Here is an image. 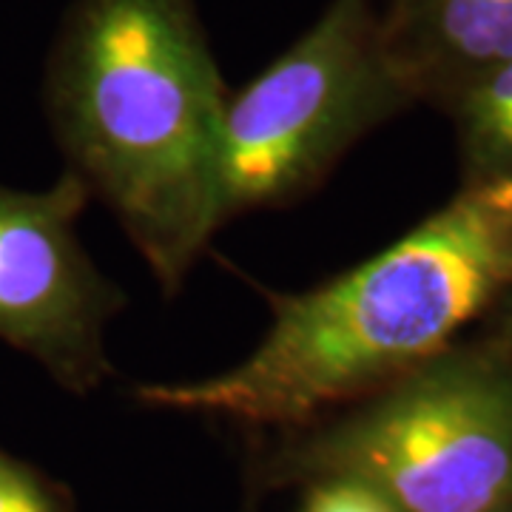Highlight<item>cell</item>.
Wrapping results in <instances>:
<instances>
[{"instance_id":"obj_1","label":"cell","mask_w":512,"mask_h":512,"mask_svg":"<svg viewBox=\"0 0 512 512\" xmlns=\"http://www.w3.org/2000/svg\"><path fill=\"white\" fill-rule=\"evenodd\" d=\"M512 288V183H461L413 231L302 293L271 296L242 362L197 382L137 384L154 410L299 430L450 348Z\"/></svg>"},{"instance_id":"obj_2","label":"cell","mask_w":512,"mask_h":512,"mask_svg":"<svg viewBox=\"0 0 512 512\" xmlns=\"http://www.w3.org/2000/svg\"><path fill=\"white\" fill-rule=\"evenodd\" d=\"M228 100L194 0H77L63 23L49 69L57 140L165 296L225 225Z\"/></svg>"},{"instance_id":"obj_3","label":"cell","mask_w":512,"mask_h":512,"mask_svg":"<svg viewBox=\"0 0 512 512\" xmlns=\"http://www.w3.org/2000/svg\"><path fill=\"white\" fill-rule=\"evenodd\" d=\"M271 484L359 481L402 512H481L512 495V342L461 336L276 447Z\"/></svg>"},{"instance_id":"obj_4","label":"cell","mask_w":512,"mask_h":512,"mask_svg":"<svg viewBox=\"0 0 512 512\" xmlns=\"http://www.w3.org/2000/svg\"><path fill=\"white\" fill-rule=\"evenodd\" d=\"M413 106L384 52L376 0H330L288 52L228 100L225 222L305 197L365 134Z\"/></svg>"},{"instance_id":"obj_5","label":"cell","mask_w":512,"mask_h":512,"mask_svg":"<svg viewBox=\"0 0 512 512\" xmlns=\"http://www.w3.org/2000/svg\"><path fill=\"white\" fill-rule=\"evenodd\" d=\"M89 197L72 171L46 191L0 185V339L77 393L111 376L106 328L126 308L77 237Z\"/></svg>"},{"instance_id":"obj_6","label":"cell","mask_w":512,"mask_h":512,"mask_svg":"<svg viewBox=\"0 0 512 512\" xmlns=\"http://www.w3.org/2000/svg\"><path fill=\"white\" fill-rule=\"evenodd\" d=\"M376 18L416 106L444 109L512 60V0H376Z\"/></svg>"},{"instance_id":"obj_7","label":"cell","mask_w":512,"mask_h":512,"mask_svg":"<svg viewBox=\"0 0 512 512\" xmlns=\"http://www.w3.org/2000/svg\"><path fill=\"white\" fill-rule=\"evenodd\" d=\"M441 111L456 131L461 183H512V60Z\"/></svg>"},{"instance_id":"obj_8","label":"cell","mask_w":512,"mask_h":512,"mask_svg":"<svg viewBox=\"0 0 512 512\" xmlns=\"http://www.w3.org/2000/svg\"><path fill=\"white\" fill-rule=\"evenodd\" d=\"M302 512H402L396 504H390L382 493L359 481H316L308 484L305 507Z\"/></svg>"},{"instance_id":"obj_9","label":"cell","mask_w":512,"mask_h":512,"mask_svg":"<svg viewBox=\"0 0 512 512\" xmlns=\"http://www.w3.org/2000/svg\"><path fill=\"white\" fill-rule=\"evenodd\" d=\"M0 512H57V504L37 476L0 456Z\"/></svg>"},{"instance_id":"obj_10","label":"cell","mask_w":512,"mask_h":512,"mask_svg":"<svg viewBox=\"0 0 512 512\" xmlns=\"http://www.w3.org/2000/svg\"><path fill=\"white\" fill-rule=\"evenodd\" d=\"M484 325H490V328L498 330L501 336H507L512 342V288L504 293V299L495 305V311L484 319Z\"/></svg>"},{"instance_id":"obj_11","label":"cell","mask_w":512,"mask_h":512,"mask_svg":"<svg viewBox=\"0 0 512 512\" xmlns=\"http://www.w3.org/2000/svg\"><path fill=\"white\" fill-rule=\"evenodd\" d=\"M481 512H512V495L507 498V501H501V504H495V507H490V510H481Z\"/></svg>"}]
</instances>
